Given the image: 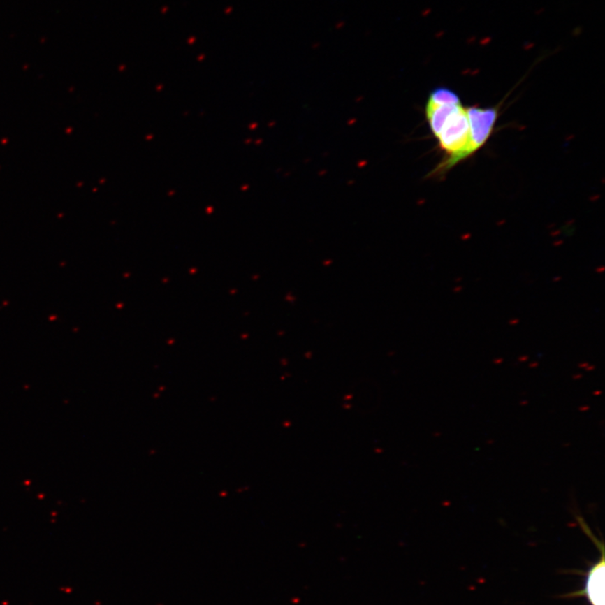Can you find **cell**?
<instances>
[{
    "mask_svg": "<svg viewBox=\"0 0 605 605\" xmlns=\"http://www.w3.org/2000/svg\"><path fill=\"white\" fill-rule=\"evenodd\" d=\"M437 139L439 146L445 152L446 159L438 165L433 174L442 175L462 161L463 152L469 143V122L467 110L460 106L447 119Z\"/></svg>",
    "mask_w": 605,
    "mask_h": 605,
    "instance_id": "obj_1",
    "label": "cell"
},
{
    "mask_svg": "<svg viewBox=\"0 0 605 605\" xmlns=\"http://www.w3.org/2000/svg\"><path fill=\"white\" fill-rule=\"evenodd\" d=\"M466 110L469 122V143L463 152L462 161L474 154L487 143L499 115L497 107H469Z\"/></svg>",
    "mask_w": 605,
    "mask_h": 605,
    "instance_id": "obj_2",
    "label": "cell"
},
{
    "mask_svg": "<svg viewBox=\"0 0 605 605\" xmlns=\"http://www.w3.org/2000/svg\"><path fill=\"white\" fill-rule=\"evenodd\" d=\"M600 560L588 573L584 595L592 605H604V555L601 550Z\"/></svg>",
    "mask_w": 605,
    "mask_h": 605,
    "instance_id": "obj_3",
    "label": "cell"
},
{
    "mask_svg": "<svg viewBox=\"0 0 605 605\" xmlns=\"http://www.w3.org/2000/svg\"><path fill=\"white\" fill-rule=\"evenodd\" d=\"M458 105H435V103L428 102L425 108L426 119L429 123L430 131L435 138H437L440 135L443 126L446 123L447 119L458 109Z\"/></svg>",
    "mask_w": 605,
    "mask_h": 605,
    "instance_id": "obj_4",
    "label": "cell"
},
{
    "mask_svg": "<svg viewBox=\"0 0 605 605\" xmlns=\"http://www.w3.org/2000/svg\"><path fill=\"white\" fill-rule=\"evenodd\" d=\"M428 101L435 105H462L461 101L457 93L453 90L447 88H437L435 89L430 94Z\"/></svg>",
    "mask_w": 605,
    "mask_h": 605,
    "instance_id": "obj_5",
    "label": "cell"
}]
</instances>
